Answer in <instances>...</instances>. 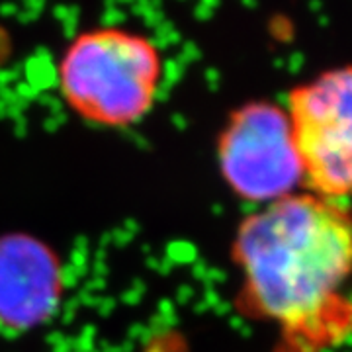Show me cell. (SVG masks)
<instances>
[{"instance_id":"cell-2","label":"cell","mask_w":352,"mask_h":352,"mask_svg":"<svg viewBox=\"0 0 352 352\" xmlns=\"http://www.w3.org/2000/svg\"><path fill=\"white\" fill-rule=\"evenodd\" d=\"M163 59L151 39L122 28L76 36L59 61V88L67 106L88 124L127 127L153 108Z\"/></svg>"},{"instance_id":"cell-3","label":"cell","mask_w":352,"mask_h":352,"mask_svg":"<svg viewBox=\"0 0 352 352\" xmlns=\"http://www.w3.org/2000/svg\"><path fill=\"white\" fill-rule=\"evenodd\" d=\"M286 112L303 190L352 204V65L333 67L296 85Z\"/></svg>"},{"instance_id":"cell-1","label":"cell","mask_w":352,"mask_h":352,"mask_svg":"<svg viewBox=\"0 0 352 352\" xmlns=\"http://www.w3.org/2000/svg\"><path fill=\"white\" fill-rule=\"evenodd\" d=\"M243 311L276 352H335L352 340V206L307 190L245 215L231 243Z\"/></svg>"},{"instance_id":"cell-5","label":"cell","mask_w":352,"mask_h":352,"mask_svg":"<svg viewBox=\"0 0 352 352\" xmlns=\"http://www.w3.org/2000/svg\"><path fill=\"white\" fill-rule=\"evenodd\" d=\"M50 270L41 252L6 243L0 249V315L36 319L51 300Z\"/></svg>"},{"instance_id":"cell-4","label":"cell","mask_w":352,"mask_h":352,"mask_svg":"<svg viewBox=\"0 0 352 352\" xmlns=\"http://www.w3.org/2000/svg\"><path fill=\"white\" fill-rule=\"evenodd\" d=\"M217 163L227 188L254 208L303 190L288 112L272 102H247L229 113L217 138Z\"/></svg>"}]
</instances>
